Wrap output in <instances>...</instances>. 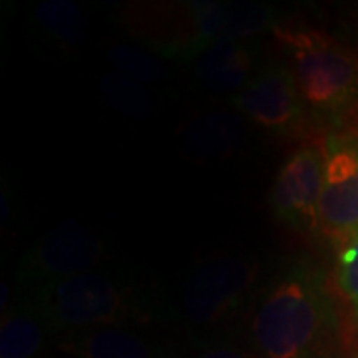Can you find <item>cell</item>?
Segmentation results:
<instances>
[{"instance_id":"obj_16","label":"cell","mask_w":358,"mask_h":358,"mask_svg":"<svg viewBox=\"0 0 358 358\" xmlns=\"http://www.w3.org/2000/svg\"><path fill=\"white\" fill-rule=\"evenodd\" d=\"M110 60L114 62L120 74L131 78L136 82H157L164 78V66L152 54L134 48V46H115L110 52Z\"/></svg>"},{"instance_id":"obj_13","label":"cell","mask_w":358,"mask_h":358,"mask_svg":"<svg viewBox=\"0 0 358 358\" xmlns=\"http://www.w3.org/2000/svg\"><path fill=\"white\" fill-rule=\"evenodd\" d=\"M42 343L40 320L30 310H10L2 319L0 358H34Z\"/></svg>"},{"instance_id":"obj_5","label":"cell","mask_w":358,"mask_h":358,"mask_svg":"<svg viewBox=\"0 0 358 358\" xmlns=\"http://www.w3.org/2000/svg\"><path fill=\"white\" fill-rule=\"evenodd\" d=\"M320 148L324 159L320 235L338 251L358 233V128L329 134Z\"/></svg>"},{"instance_id":"obj_7","label":"cell","mask_w":358,"mask_h":358,"mask_svg":"<svg viewBox=\"0 0 358 358\" xmlns=\"http://www.w3.org/2000/svg\"><path fill=\"white\" fill-rule=\"evenodd\" d=\"M324 181L322 148L301 145L282 164L271 193L279 221L301 233H320V197Z\"/></svg>"},{"instance_id":"obj_8","label":"cell","mask_w":358,"mask_h":358,"mask_svg":"<svg viewBox=\"0 0 358 358\" xmlns=\"http://www.w3.org/2000/svg\"><path fill=\"white\" fill-rule=\"evenodd\" d=\"M233 108L259 128L273 134H294L307 120V106L287 66H268L251 84L233 96Z\"/></svg>"},{"instance_id":"obj_14","label":"cell","mask_w":358,"mask_h":358,"mask_svg":"<svg viewBox=\"0 0 358 358\" xmlns=\"http://www.w3.org/2000/svg\"><path fill=\"white\" fill-rule=\"evenodd\" d=\"M102 94L117 114L141 120L152 112L154 100L140 82L124 74H106L102 78Z\"/></svg>"},{"instance_id":"obj_15","label":"cell","mask_w":358,"mask_h":358,"mask_svg":"<svg viewBox=\"0 0 358 358\" xmlns=\"http://www.w3.org/2000/svg\"><path fill=\"white\" fill-rule=\"evenodd\" d=\"M36 16L52 36L66 44H80L86 36L84 16L70 0H46L36 6Z\"/></svg>"},{"instance_id":"obj_9","label":"cell","mask_w":358,"mask_h":358,"mask_svg":"<svg viewBox=\"0 0 358 358\" xmlns=\"http://www.w3.org/2000/svg\"><path fill=\"white\" fill-rule=\"evenodd\" d=\"M102 257L103 243L96 231L78 221H64L40 239L26 257L24 267L32 279H42V287H46L90 273Z\"/></svg>"},{"instance_id":"obj_19","label":"cell","mask_w":358,"mask_h":358,"mask_svg":"<svg viewBox=\"0 0 358 358\" xmlns=\"http://www.w3.org/2000/svg\"><path fill=\"white\" fill-rule=\"evenodd\" d=\"M352 358H358V352H357V355H355V357H352Z\"/></svg>"},{"instance_id":"obj_4","label":"cell","mask_w":358,"mask_h":358,"mask_svg":"<svg viewBox=\"0 0 358 358\" xmlns=\"http://www.w3.org/2000/svg\"><path fill=\"white\" fill-rule=\"evenodd\" d=\"M36 299L38 319L76 333L114 327L129 315L126 294L98 273L50 282L40 289Z\"/></svg>"},{"instance_id":"obj_1","label":"cell","mask_w":358,"mask_h":358,"mask_svg":"<svg viewBox=\"0 0 358 358\" xmlns=\"http://www.w3.org/2000/svg\"><path fill=\"white\" fill-rule=\"evenodd\" d=\"M251 333L263 358H333L338 319L324 273L294 263L261 299Z\"/></svg>"},{"instance_id":"obj_17","label":"cell","mask_w":358,"mask_h":358,"mask_svg":"<svg viewBox=\"0 0 358 358\" xmlns=\"http://www.w3.org/2000/svg\"><path fill=\"white\" fill-rule=\"evenodd\" d=\"M334 279L358 320V233L336 251Z\"/></svg>"},{"instance_id":"obj_18","label":"cell","mask_w":358,"mask_h":358,"mask_svg":"<svg viewBox=\"0 0 358 358\" xmlns=\"http://www.w3.org/2000/svg\"><path fill=\"white\" fill-rule=\"evenodd\" d=\"M197 358H251L249 355H245L237 348H227V346H217V348H211L203 355H199Z\"/></svg>"},{"instance_id":"obj_10","label":"cell","mask_w":358,"mask_h":358,"mask_svg":"<svg viewBox=\"0 0 358 358\" xmlns=\"http://www.w3.org/2000/svg\"><path fill=\"white\" fill-rule=\"evenodd\" d=\"M255 48L247 40L217 42L195 56V76L211 92H241L251 84Z\"/></svg>"},{"instance_id":"obj_12","label":"cell","mask_w":358,"mask_h":358,"mask_svg":"<svg viewBox=\"0 0 358 358\" xmlns=\"http://www.w3.org/2000/svg\"><path fill=\"white\" fill-rule=\"evenodd\" d=\"M70 346L80 358H155L145 341L117 327L78 333Z\"/></svg>"},{"instance_id":"obj_3","label":"cell","mask_w":358,"mask_h":358,"mask_svg":"<svg viewBox=\"0 0 358 358\" xmlns=\"http://www.w3.org/2000/svg\"><path fill=\"white\" fill-rule=\"evenodd\" d=\"M273 34L289 54L305 106L338 117L358 106V54L313 26L275 24Z\"/></svg>"},{"instance_id":"obj_11","label":"cell","mask_w":358,"mask_h":358,"mask_svg":"<svg viewBox=\"0 0 358 358\" xmlns=\"http://www.w3.org/2000/svg\"><path fill=\"white\" fill-rule=\"evenodd\" d=\"M247 126L239 115L209 112L195 117L181 136L183 154L195 162L221 159L233 154L245 140Z\"/></svg>"},{"instance_id":"obj_2","label":"cell","mask_w":358,"mask_h":358,"mask_svg":"<svg viewBox=\"0 0 358 358\" xmlns=\"http://www.w3.org/2000/svg\"><path fill=\"white\" fill-rule=\"evenodd\" d=\"M273 10L253 2H152L126 10V28L162 54H199L217 42L275 28Z\"/></svg>"},{"instance_id":"obj_6","label":"cell","mask_w":358,"mask_h":358,"mask_svg":"<svg viewBox=\"0 0 358 358\" xmlns=\"http://www.w3.org/2000/svg\"><path fill=\"white\" fill-rule=\"evenodd\" d=\"M257 265L241 255H217L199 263L183 291V313L195 324H213L243 299Z\"/></svg>"}]
</instances>
